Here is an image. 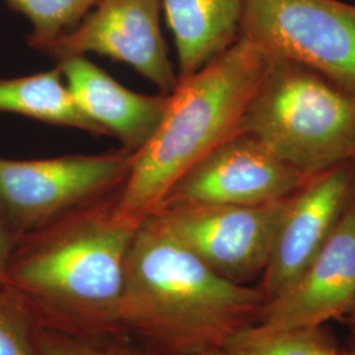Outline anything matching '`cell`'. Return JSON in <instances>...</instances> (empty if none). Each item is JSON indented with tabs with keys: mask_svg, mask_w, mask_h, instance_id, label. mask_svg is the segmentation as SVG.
Listing matches in <instances>:
<instances>
[{
	"mask_svg": "<svg viewBox=\"0 0 355 355\" xmlns=\"http://www.w3.org/2000/svg\"><path fill=\"white\" fill-rule=\"evenodd\" d=\"M44 355H146L125 334L87 338L41 330Z\"/></svg>",
	"mask_w": 355,
	"mask_h": 355,
	"instance_id": "cell-18",
	"label": "cell"
},
{
	"mask_svg": "<svg viewBox=\"0 0 355 355\" xmlns=\"http://www.w3.org/2000/svg\"><path fill=\"white\" fill-rule=\"evenodd\" d=\"M331 343L322 328L274 331L253 324L233 336L224 350L228 355H324Z\"/></svg>",
	"mask_w": 355,
	"mask_h": 355,
	"instance_id": "cell-16",
	"label": "cell"
},
{
	"mask_svg": "<svg viewBox=\"0 0 355 355\" xmlns=\"http://www.w3.org/2000/svg\"><path fill=\"white\" fill-rule=\"evenodd\" d=\"M324 355H350L347 354V353H345L343 350H340L334 343H331L329 346V349L325 352V354Z\"/></svg>",
	"mask_w": 355,
	"mask_h": 355,
	"instance_id": "cell-20",
	"label": "cell"
},
{
	"mask_svg": "<svg viewBox=\"0 0 355 355\" xmlns=\"http://www.w3.org/2000/svg\"><path fill=\"white\" fill-rule=\"evenodd\" d=\"M350 316H352V320H353V322H354V325H355V305H354V308H353V311H352V312H350Z\"/></svg>",
	"mask_w": 355,
	"mask_h": 355,
	"instance_id": "cell-22",
	"label": "cell"
},
{
	"mask_svg": "<svg viewBox=\"0 0 355 355\" xmlns=\"http://www.w3.org/2000/svg\"><path fill=\"white\" fill-rule=\"evenodd\" d=\"M354 199V161L318 174L292 195L258 286L266 302L304 271Z\"/></svg>",
	"mask_w": 355,
	"mask_h": 355,
	"instance_id": "cell-11",
	"label": "cell"
},
{
	"mask_svg": "<svg viewBox=\"0 0 355 355\" xmlns=\"http://www.w3.org/2000/svg\"><path fill=\"white\" fill-rule=\"evenodd\" d=\"M241 35L270 57L315 70L355 94V4L242 0Z\"/></svg>",
	"mask_w": 355,
	"mask_h": 355,
	"instance_id": "cell-6",
	"label": "cell"
},
{
	"mask_svg": "<svg viewBox=\"0 0 355 355\" xmlns=\"http://www.w3.org/2000/svg\"><path fill=\"white\" fill-rule=\"evenodd\" d=\"M190 355H228L224 349L221 350H215V352H207V353H199V354H190Z\"/></svg>",
	"mask_w": 355,
	"mask_h": 355,
	"instance_id": "cell-21",
	"label": "cell"
},
{
	"mask_svg": "<svg viewBox=\"0 0 355 355\" xmlns=\"http://www.w3.org/2000/svg\"><path fill=\"white\" fill-rule=\"evenodd\" d=\"M355 305V199L318 255L291 284L267 300L258 327L274 331L322 328Z\"/></svg>",
	"mask_w": 355,
	"mask_h": 355,
	"instance_id": "cell-10",
	"label": "cell"
},
{
	"mask_svg": "<svg viewBox=\"0 0 355 355\" xmlns=\"http://www.w3.org/2000/svg\"><path fill=\"white\" fill-rule=\"evenodd\" d=\"M15 237L0 218V280L10 261L15 246Z\"/></svg>",
	"mask_w": 355,
	"mask_h": 355,
	"instance_id": "cell-19",
	"label": "cell"
},
{
	"mask_svg": "<svg viewBox=\"0 0 355 355\" xmlns=\"http://www.w3.org/2000/svg\"><path fill=\"white\" fill-rule=\"evenodd\" d=\"M315 177L280 161L252 136L237 133L192 166L159 207L270 203L291 196Z\"/></svg>",
	"mask_w": 355,
	"mask_h": 355,
	"instance_id": "cell-9",
	"label": "cell"
},
{
	"mask_svg": "<svg viewBox=\"0 0 355 355\" xmlns=\"http://www.w3.org/2000/svg\"><path fill=\"white\" fill-rule=\"evenodd\" d=\"M31 24L26 45L45 53L95 7L98 0H3Z\"/></svg>",
	"mask_w": 355,
	"mask_h": 355,
	"instance_id": "cell-15",
	"label": "cell"
},
{
	"mask_svg": "<svg viewBox=\"0 0 355 355\" xmlns=\"http://www.w3.org/2000/svg\"><path fill=\"white\" fill-rule=\"evenodd\" d=\"M41 330L26 305L0 286V355H44Z\"/></svg>",
	"mask_w": 355,
	"mask_h": 355,
	"instance_id": "cell-17",
	"label": "cell"
},
{
	"mask_svg": "<svg viewBox=\"0 0 355 355\" xmlns=\"http://www.w3.org/2000/svg\"><path fill=\"white\" fill-rule=\"evenodd\" d=\"M130 162L132 153L123 149L42 159L0 157V218L16 240L119 190Z\"/></svg>",
	"mask_w": 355,
	"mask_h": 355,
	"instance_id": "cell-5",
	"label": "cell"
},
{
	"mask_svg": "<svg viewBox=\"0 0 355 355\" xmlns=\"http://www.w3.org/2000/svg\"><path fill=\"white\" fill-rule=\"evenodd\" d=\"M162 0H98L73 29L45 51L55 64L76 55L99 54L124 62L170 95L179 83L162 29Z\"/></svg>",
	"mask_w": 355,
	"mask_h": 355,
	"instance_id": "cell-8",
	"label": "cell"
},
{
	"mask_svg": "<svg viewBox=\"0 0 355 355\" xmlns=\"http://www.w3.org/2000/svg\"><path fill=\"white\" fill-rule=\"evenodd\" d=\"M270 64V55L240 35L224 53L179 79L150 140L132 154L117 192L121 215L141 224L191 167L240 133L242 120Z\"/></svg>",
	"mask_w": 355,
	"mask_h": 355,
	"instance_id": "cell-3",
	"label": "cell"
},
{
	"mask_svg": "<svg viewBox=\"0 0 355 355\" xmlns=\"http://www.w3.org/2000/svg\"><path fill=\"white\" fill-rule=\"evenodd\" d=\"M291 198L253 205H162L153 214L217 275L252 286L266 270Z\"/></svg>",
	"mask_w": 355,
	"mask_h": 355,
	"instance_id": "cell-7",
	"label": "cell"
},
{
	"mask_svg": "<svg viewBox=\"0 0 355 355\" xmlns=\"http://www.w3.org/2000/svg\"><path fill=\"white\" fill-rule=\"evenodd\" d=\"M240 133L308 175L355 162V94L288 60L270 64Z\"/></svg>",
	"mask_w": 355,
	"mask_h": 355,
	"instance_id": "cell-4",
	"label": "cell"
},
{
	"mask_svg": "<svg viewBox=\"0 0 355 355\" xmlns=\"http://www.w3.org/2000/svg\"><path fill=\"white\" fill-rule=\"evenodd\" d=\"M265 304L258 287L217 275L155 214L136 229L125 261L120 330L145 354L221 350L258 321Z\"/></svg>",
	"mask_w": 355,
	"mask_h": 355,
	"instance_id": "cell-2",
	"label": "cell"
},
{
	"mask_svg": "<svg viewBox=\"0 0 355 355\" xmlns=\"http://www.w3.org/2000/svg\"><path fill=\"white\" fill-rule=\"evenodd\" d=\"M178 55V78L192 76L241 35L242 0H162Z\"/></svg>",
	"mask_w": 355,
	"mask_h": 355,
	"instance_id": "cell-13",
	"label": "cell"
},
{
	"mask_svg": "<svg viewBox=\"0 0 355 355\" xmlns=\"http://www.w3.org/2000/svg\"><path fill=\"white\" fill-rule=\"evenodd\" d=\"M80 112L104 133L121 142L125 152H139L159 125L168 95H144L120 85L114 76L76 55L55 64Z\"/></svg>",
	"mask_w": 355,
	"mask_h": 355,
	"instance_id": "cell-12",
	"label": "cell"
},
{
	"mask_svg": "<svg viewBox=\"0 0 355 355\" xmlns=\"http://www.w3.org/2000/svg\"><path fill=\"white\" fill-rule=\"evenodd\" d=\"M0 112L104 136L76 107L57 64L51 70L31 76L0 78Z\"/></svg>",
	"mask_w": 355,
	"mask_h": 355,
	"instance_id": "cell-14",
	"label": "cell"
},
{
	"mask_svg": "<svg viewBox=\"0 0 355 355\" xmlns=\"http://www.w3.org/2000/svg\"><path fill=\"white\" fill-rule=\"evenodd\" d=\"M114 191L16 239L0 286L41 329L101 338L123 334L125 261L136 229Z\"/></svg>",
	"mask_w": 355,
	"mask_h": 355,
	"instance_id": "cell-1",
	"label": "cell"
}]
</instances>
